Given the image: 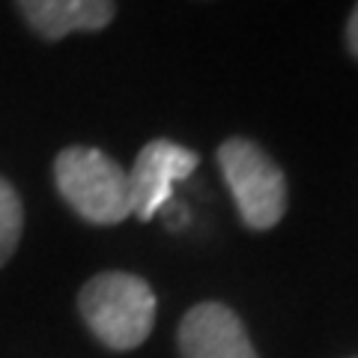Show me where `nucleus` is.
<instances>
[{"label":"nucleus","instance_id":"obj_1","mask_svg":"<svg viewBox=\"0 0 358 358\" xmlns=\"http://www.w3.org/2000/svg\"><path fill=\"white\" fill-rule=\"evenodd\" d=\"M78 310L108 350L126 352L150 338L155 322V293L138 275L102 272L81 287Z\"/></svg>","mask_w":358,"mask_h":358},{"label":"nucleus","instance_id":"obj_2","mask_svg":"<svg viewBox=\"0 0 358 358\" xmlns=\"http://www.w3.org/2000/svg\"><path fill=\"white\" fill-rule=\"evenodd\" d=\"M54 182L60 197L90 224L108 227L131 215L129 173L93 147H66L54 159Z\"/></svg>","mask_w":358,"mask_h":358},{"label":"nucleus","instance_id":"obj_4","mask_svg":"<svg viewBox=\"0 0 358 358\" xmlns=\"http://www.w3.org/2000/svg\"><path fill=\"white\" fill-rule=\"evenodd\" d=\"M197 152L173 143L167 138L150 141L147 147L138 152L134 167L129 173V197H131V215L141 221L155 218L159 212L171 203L173 185L182 182L185 176L194 173Z\"/></svg>","mask_w":358,"mask_h":358},{"label":"nucleus","instance_id":"obj_6","mask_svg":"<svg viewBox=\"0 0 358 358\" xmlns=\"http://www.w3.org/2000/svg\"><path fill=\"white\" fill-rule=\"evenodd\" d=\"M21 15L39 36L57 42L75 30H102L114 21V0H18Z\"/></svg>","mask_w":358,"mask_h":358},{"label":"nucleus","instance_id":"obj_5","mask_svg":"<svg viewBox=\"0 0 358 358\" xmlns=\"http://www.w3.org/2000/svg\"><path fill=\"white\" fill-rule=\"evenodd\" d=\"M182 358H257L242 320L221 301H200L179 322Z\"/></svg>","mask_w":358,"mask_h":358},{"label":"nucleus","instance_id":"obj_7","mask_svg":"<svg viewBox=\"0 0 358 358\" xmlns=\"http://www.w3.org/2000/svg\"><path fill=\"white\" fill-rule=\"evenodd\" d=\"M21 230H24V206L13 185L0 176V266L13 260L18 248Z\"/></svg>","mask_w":358,"mask_h":358},{"label":"nucleus","instance_id":"obj_8","mask_svg":"<svg viewBox=\"0 0 358 358\" xmlns=\"http://www.w3.org/2000/svg\"><path fill=\"white\" fill-rule=\"evenodd\" d=\"M346 45H350V51L358 57V3H355V9H352L350 21H346Z\"/></svg>","mask_w":358,"mask_h":358},{"label":"nucleus","instance_id":"obj_3","mask_svg":"<svg viewBox=\"0 0 358 358\" xmlns=\"http://www.w3.org/2000/svg\"><path fill=\"white\" fill-rule=\"evenodd\" d=\"M218 167L245 227L272 230L284 218L287 179L263 147L248 138H227L218 147Z\"/></svg>","mask_w":358,"mask_h":358}]
</instances>
